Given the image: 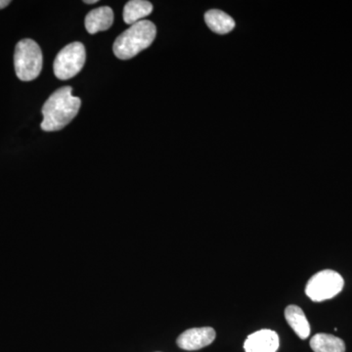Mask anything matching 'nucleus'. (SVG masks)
Listing matches in <instances>:
<instances>
[{
	"instance_id": "obj_1",
	"label": "nucleus",
	"mask_w": 352,
	"mask_h": 352,
	"mask_svg": "<svg viewBox=\"0 0 352 352\" xmlns=\"http://www.w3.org/2000/svg\"><path fill=\"white\" fill-rule=\"evenodd\" d=\"M71 87H64L51 94L43 107L44 131H58L68 126L80 111L82 101L74 96Z\"/></svg>"
},
{
	"instance_id": "obj_2",
	"label": "nucleus",
	"mask_w": 352,
	"mask_h": 352,
	"mask_svg": "<svg viewBox=\"0 0 352 352\" xmlns=\"http://www.w3.org/2000/svg\"><path fill=\"white\" fill-rule=\"evenodd\" d=\"M156 25L142 20L122 32L113 43V54L120 60H129L145 50L156 38Z\"/></svg>"
},
{
	"instance_id": "obj_3",
	"label": "nucleus",
	"mask_w": 352,
	"mask_h": 352,
	"mask_svg": "<svg viewBox=\"0 0 352 352\" xmlns=\"http://www.w3.org/2000/svg\"><path fill=\"white\" fill-rule=\"evenodd\" d=\"M43 52L36 41L25 38L19 41L14 54L16 75L22 82L36 80L43 69Z\"/></svg>"
},
{
	"instance_id": "obj_4",
	"label": "nucleus",
	"mask_w": 352,
	"mask_h": 352,
	"mask_svg": "<svg viewBox=\"0 0 352 352\" xmlns=\"http://www.w3.org/2000/svg\"><path fill=\"white\" fill-rule=\"evenodd\" d=\"M344 286V278L337 271L322 270L310 278L305 294L314 302H320L339 295Z\"/></svg>"
},
{
	"instance_id": "obj_5",
	"label": "nucleus",
	"mask_w": 352,
	"mask_h": 352,
	"mask_svg": "<svg viewBox=\"0 0 352 352\" xmlns=\"http://www.w3.org/2000/svg\"><path fill=\"white\" fill-rule=\"evenodd\" d=\"M85 45L82 43H69L58 53L53 71L59 80H67L78 75L85 64Z\"/></svg>"
},
{
	"instance_id": "obj_6",
	"label": "nucleus",
	"mask_w": 352,
	"mask_h": 352,
	"mask_svg": "<svg viewBox=\"0 0 352 352\" xmlns=\"http://www.w3.org/2000/svg\"><path fill=\"white\" fill-rule=\"evenodd\" d=\"M215 336L217 333L212 327L189 329L178 337L177 346L184 351H199L212 344Z\"/></svg>"
},
{
	"instance_id": "obj_7",
	"label": "nucleus",
	"mask_w": 352,
	"mask_h": 352,
	"mask_svg": "<svg viewBox=\"0 0 352 352\" xmlns=\"http://www.w3.org/2000/svg\"><path fill=\"white\" fill-rule=\"evenodd\" d=\"M279 346L277 333L264 329L250 335L245 340L244 349L245 352H276Z\"/></svg>"
},
{
	"instance_id": "obj_8",
	"label": "nucleus",
	"mask_w": 352,
	"mask_h": 352,
	"mask_svg": "<svg viewBox=\"0 0 352 352\" xmlns=\"http://www.w3.org/2000/svg\"><path fill=\"white\" fill-rule=\"evenodd\" d=\"M113 12L109 6H102L90 11L85 17V24L88 34H95L107 31L112 27Z\"/></svg>"
},
{
	"instance_id": "obj_9",
	"label": "nucleus",
	"mask_w": 352,
	"mask_h": 352,
	"mask_svg": "<svg viewBox=\"0 0 352 352\" xmlns=\"http://www.w3.org/2000/svg\"><path fill=\"white\" fill-rule=\"evenodd\" d=\"M285 318L300 339L305 340L310 335V325L305 312L298 305H289L285 309Z\"/></svg>"
},
{
	"instance_id": "obj_10",
	"label": "nucleus",
	"mask_w": 352,
	"mask_h": 352,
	"mask_svg": "<svg viewBox=\"0 0 352 352\" xmlns=\"http://www.w3.org/2000/svg\"><path fill=\"white\" fill-rule=\"evenodd\" d=\"M151 2L145 0H131L124 8V21L127 25H134L152 13Z\"/></svg>"
},
{
	"instance_id": "obj_11",
	"label": "nucleus",
	"mask_w": 352,
	"mask_h": 352,
	"mask_svg": "<svg viewBox=\"0 0 352 352\" xmlns=\"http://www.w3.org/2000/svg\"><path fill=\"white\" fill-rule=\"evenodd\" d=\"M206 24L215 34H226L233 31L235 21L223 11L210 10L205 15Z\"/></svg>"
},
{
	"instance_id": "obj_12",
	"label": "nucleus",
	"mask_w": 352,
	"mask_h": 352,
	"mask_svg": "<svg viewBox=\"0 0 352 352\" xmlns=\"http://www.w3.org/2000/svg\"><path fill=\"white\" fill-rule=\"evenodd\" d=\"M310 347L314 352H346L344 340L329 333H316L310 340Z\"/></svg>"
},
{
	"instance_id": "obj_13",
	"label": "nucleus",
	"mask_w": 352,
	"mask_h": 352,
	"mask_svg": "<svg viewBox=\"0 0 352 352\" xmlns=\"http://www.w3.org/2000/svg\"><path fill=\"white\" fill-rule=\"evenodd\" d=\"M10 3L11 1H9V0H0V9L6 8Z\"/></svg>"
},
{
	"instance_id": "obj_14",
	"label": "nucleus",
	"mask_w": 352,
	"mask_h": 352,
	"mask_svg": "<svg viewBox=\"0 0 352 352\" xmlns=\"http://www.w3.org/2000/svg\"><path fill=\"white\" fill-rule=\"evenodd\" d=\"M97 0H85V4H95L97 3Z\"/></svg>"
}]
</instances>
